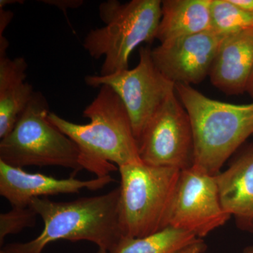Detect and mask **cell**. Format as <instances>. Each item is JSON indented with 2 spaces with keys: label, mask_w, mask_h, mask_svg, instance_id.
<instances>
[{
  "label": "cell",
  "mask_w": 253,
  "mask_h": 253,
  "mask_svg": "<svg viewBox=\"0 0 253 253\" xmlns=\"http://www.w3.org/2000/svg\"><path fill=\"white\" fill-rule=\"evenodd\" d=\"M87 124H77L50 112V122L72 139L81 150L84 169L98 177L118 168L142 162L130 118L112 88L103 85L83 111Z\"/></svg>",
  "instance_id": "cell-1"
},
{
  "label": "cell",
  "mask_w": 253,
  "mask_h": 253,
  "mask_svg": "<svg viewBox=\"0 0 253 253\" xmlns=\"http://www.w3.org/2000/svg\"><path fill=\"white\" fill-rule=\"evenodd\" d=\"M121 189L107 194L56 202L47 198L32 200L29 206L44 221L38 237L24 244L9 245L10 253H41L59 240L87 241L111 252L124 237L120 221Z\"/></svg>",
  "instance_id": "cell-2"
},
{
  "label": "cell",
  "mask_w": 253,
  "mask_h": 253,
  "mask_svg": "<svg viewBox=\"0 0 253 253\" xmlns=\"http://www.w3.org/2000/svg\"><path fill=\"white\" fill-rule=\"evenodd\" d=\"M194 131V165L212 175L253 134V102L235 104L208 97L191 85L175 84Z\"/></svg>",
  "instance_id": "cell-3"
},
{
  "label": "cell",
  "mask_w": 253,
  "mask_h": 253,
  "mask_svg": "<svg viewBox=\"0 0 253 253\" xmlns=\"http://www.w3.org/2000/svg\"><path fill=\"white\" fill-rule=\"evenodd\" d=\"M161 0H108L99 6L105 26L91 30L83 42L84 49L97 60L104 57L100 76L129 69V56L142 44L156 40L161 18Z\"/></svg>",
  "instance_id": "cell-4"
},
{
  "label": "cell",
  "mask_w": 253,
  "mask_h": 253,
  "mask_svg": "<svg viewBox=\"0 0 253 253\" xmlns=\"http://www.w3.org/2000/svg\"><path fill=\"white\" fill-rule=\"evenodd\" d=\"M44 95L35 91L14 129L0 141V161L13 167L59 166L75 172L84 169L77 144L49 120Z\"/></svg>",
  "instance_id": "cell-5"
},
{
  "label": "cell",
  "mask_w": 253,
  "mask_h": 253,
  "mask_svg": "<svg viewBox=\"0 0 253 253\" xmlns=\"http://www.w3.org/2000/svg\"><path fill=\"white\" fill-rule=\"evenodd\" d=\"M119 170L120 221L124 237H144L167 227L181 170L143 162Z\"/></svg>",
  "instance_id": "cell-6"
},
{
  "label": "cell",
  "mask_w": 253,
  "mask_h": 253,
  "mask_svg": "<svg viewBox=\"0 0 253 253\" xmlns=\"http://www.w3.org/2000/svg\"><path fill=\"white\" fill-rule=\"evenodd\" d=\"M84 81L91 87L107 85L116 91L130 118L137 142L151 118L168 95L175 89V84L165 77L156 67L149 46H141L139 63L132 69L106 76H86Z\"/></svg>",
  "instance_id": "cell-7"
},
{
  "label": "cell",
  "mask_w": 253,
  "mask_h": 253,
  "mask_svg": "<svg viewBox=\"0 0 253 253\" xmlns=\"http://www.w3.org/2000/svg\"><path fill=\"white\" fill-rule=\"evenodd\" d=\"M138 145L141 161L149 166L183 170L194 165L192 125L175 89L148 123Z\"/></svg>",
  "instance_id": "cell-8"
},
{
  "label": "cell",
  "mask_w": 253,
  "mask_h": 253,
  "mask_svg": "<svg viewBox=\"0 0 253 253\" xmlns=\"http://www.w3.org/2000/svg\"><path fill=\"white\" fill-rule=\"evenodd\" d=\"M221 206L215 176L192 166L181 170L167 226L205 237L230 219Z\"/></svg>",
  "instance_id": "cell-9"
},
{
  "label": "cell",
  "mask_w": 253,
  "mask_h": 253,
  "mask_svg": "<svg viewBox=\"0 0 253 253\" xmlns=\"http://www.w3.org/2000/svg\"><path fill=\"white\" fill-rule=\"evenodd\" d=\"M224 37L211 30L160 44L151 49L153 61L174 84H200L209 76Z\"/></svg>",
  "instance_id": "cell-10"
},
{
  "label": "cell",
  "mask_w": 253,
  "mask_h": 253,
  "mask_svg": "<svg viewBox=\"0 0 253 253\" xmlns=\"http://www.w3.org/2000/svg\"><path fill=\"white\" fill-rule=\"evenodd\" d=\"M114 179L106 175L89 180H80L74 176L57 179L23 170L0 161V195L12 207H27L32 200L62 194H77L86 189L96 191L111 184Z\"/></svg>",
  "instance_id": "cell-11"
},
{
  "label": "cell",
  "mask_w": 253,
  "mask_h": 253,
  "mask_svg": "<svg viewBox=\"0 0 253 253\" xmlns=\"http://www.w3.org/2000/svg\"><path fill=\"white\" fill-rule=\"evenodd\" d=\"M253 73V28L224 37L209 77L214 87L226 95L247 91Z\"/></svg>",
  "instance_id": "cell-12"
},
{
  "label": "cell",
  "mask_w": 253,
  "mask_h": 253,
  "mask_svg": "<svg viewBox=\"0 0 253 253\" xmlns=\"http://www.w3.org/2000/svg\"><path fill=\"white\" fill-rule=\"evenodd\" d=\"M214 176L224 211L240 229L253 232V146Z\"/></svg>",
  "instance_id": "cell-13"
},
{
  "label": "cell",
  "mask_w": 253,
  "mask_h": 253,
  "mask_svg": "<svg viewBox=\"0 0 253 253\" xmlns=\"http://www.w3.org/2000/svg\"><path fill=\"white\" fill-rule=\"evenodd\" d=\"M28 63L0 53V139L10 134L31 101L35 91L26 81Z\"/></svg>",
  "instance_id": "cell-14"
},
{
  "label": "cell",
  "mask_w": 253,
  "mask_h": 253,
  "mask_svg": "<svg viewBox=\"0 0 253 253\" xmlns=\"http://www.w3.org/2000/svg\"><path fill=\"white\" fill-rule=\"evenodd\" d=\"M212 0H163L156 40L161 44L212 30Z\"/></svg>",
  "instance_id": "cell-15"
},
{
  "label": "cell",
  "mask_w": 253,
  "mask_h": 253,
  "mask_svg": "<svg viewBox=\"0 0 253 253\" xmlns=\"http://www.w3.org/2000/svg\"><path fill=\"white\" fill-rule=\"evenodd\" d=\"M201 239L189 231L168 226L144 237H123L109 253H179Z\"/></svg>",
  "instance_id": "cell-16"
},
{
  "label": "cell",
  "mask_w": 253,
  "mask_h": 253,
  "mask_svg": "<svg viewBox=\"0 0 253 253\" xmlns=\"http://www.w3.org/2000/svg\"><path fill=\"white\" fill-rule=\"evenodd\" d=\"M212 30L221 36L253 28V13L241 9L231 0H212Z\"/></svg>",
  "instance_id": "cell-17"
},
{
  "label": "cell",
  "mask_w": 253,
  "mask_h": 253,
  "mask_svg": "<svg viewBox=\"0 0 253 253\" xmlns=\"http://www.w3.org/2000/svg\"><path fill=\"white\" fill-rule=\"evenodd\" d=\"M38 214L31 206L12 207L9 212L0 214V244L5 238L36 225Z\"/></svg>",
  "instance_id": "cell-18"
},
{
  "label": "cell",
  "mask_w": 253,
  "mask_h": 253,
  "mask_svg": "<svg viewBox=\"0 0 253 253\" xmlns=\"http://www.w3.org/2000/svg\"><path fill=\"white\" fill-rule=\"evenodd\" d=\"M42 2L56 6L65 12L68 9H76L80 7L84 1L82 0H44Z\"/></svg>",
  "instance_id": "cell-19"
},
{
  "label": "cell",
  "mask_w": 253,
  "mask_h": 253,
  "mask_svg": "<svg viewBox=\"0 0 253 253\" xmlns=\"http://www.w3.org/2000/svg\"><path fill=\"white\" fill-rule=\"evenodd\" d=\"M13 17V13L9 11H5L0 9V36H2L3 32L9 24Z\"/></svg>",
  "instance_id": "cell-20"
},
{
  "label": "cell",
  "mask_w": 253,
  "mask_h": 253,
  "mask_svg": "<svg viewBox=\"0 0 253 253\" xmlns=\"http://www.w3.org/2000/svg\"><path fill=\"white\" fill-rule=\"evenodd\" d=\"M206 245L204 244L203 240L201 239L179 253H203L206 251Z\"/></svg>",
  "instance_id": "cell-21"
},
{
  "label": "cell",
  "mask_w": 253,
  "mask_h": 253,
  "mask_svg": "<svg viewBox=\"0 0 253 253\" xmlns=\"http://www.w3.org/2000/svg\"><path fill=\"white\" fill-rule=\"evenodd\" d=\"M231 1L241 9L253 13V0H231Z\"/></svg>",
  "instance_id": "cell-22"
},
{
  "label": "cell",
  "mask_w": 253,
  "mask_h": 253,
  "mask_svg": "<svg viewBox=\"0 0 253 253\" xmlns=\"http://www.w3.org/2000/svg\"><path fill=\"white\" fill-rule=\"evenodd\" d=\"M21 2H23V1H19V0H1L0 1V9H3L6 5L21 4Z\"/></svg>",
  "instance_id": "cell-23"
},
{
  "label": "cell",
  "mask_w": 253,
  "mask_h": 253,
  "mask_svg": "<svg viewBox=\"0 0 253 253\" xmlns=\"http://www.w3.org/2000/svg\"><path fill=\"white\" fill-rule=\"evenodd\" d=\"M246 92H247L251 97L253 98V73L252 76H251V80H250Z\"/></svg>",
  "instance_id": "cell-24"
},
{
  "label": "cell",
  "mask_w": 253,
  "mask_h": 253,
  "mask_svg": "<svg viewBox=\"0 0 253 253\" xmlns=\"http://www.w3.org/2000/svg\"><path fill=\"white\" fill-rule=\"evenodd\" d=\"M244 253H253V246L248 247L244 251Z\"/></svg>",
  "instance_id": "cell-25"
},
{
  "label": "cell",
  "mask_w": 253,
  "mask_h": 253,
  "mask_svg": "<svg viewBox=\"0 0 253 253\" xmlns=\"http://www.w3.org/2000/svg\"><path fill=\"white\" fill-rule=\"evenodd\" d=\"M109 253V251H106V250L103 249H99L98 250L97 253Z\"/></svg>",
  "instance_id": "cell-26"
},
{
  "label": "cell",
  "mask_w": 253,
  "mask_h": 253,
  "mask_svg": "<svg viewBox=\"0 0 253 253\" xmlns=\"http://www.w3.org/2000/svg\"><path fill=\"white\" fill-rule=\"evenodd\" d=\"M0 253H10L9 252H8L7 251H6V249H3V250H1V251H0Z\"/></svg>",
  "instance_id": "cell-27"
}]
</instances>
